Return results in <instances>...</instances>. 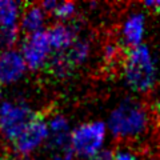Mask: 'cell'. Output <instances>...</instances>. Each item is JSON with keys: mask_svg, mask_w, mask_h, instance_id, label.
<instances>
[{"mask_svg": "<svg viewBox=\"0 0 160 160\" xmlns=\"http://www.w3.org/2000/svg\"><path fill=\"white\" fill-rule=\"evenodd\" d=\"M109 135L119 142H136L148 135L151 116L148 108L135 98H126L116 104L107 119Z\"/></svg>", "mask_w": 160, "mask_h": 160, "instance_id": "cell-1", "label": "cell"}, {"mask_svg": "<svg viewBox=\"0 0 160 160\" xmlns=\"http://www.w3.org/2000/svg\"><path fill=\"white\" fill-rule=\"evenodd\" d=\"M122 64V76L128 89L146 95L155 88L159 79L158 63L147 44L128 49Z\"/></svg>", "mask_w": 160, "mask_h": 160, "instance_id": "cell-2", "label": "cell"}, {"mask_svg": "<svg viewBox=\"0 0 160 160\" xmlns=\"http://www.w3.org/2000/svg\"><path fill=\"white\" fill-rule=\"evenodd\" d=\"M108 135L106 122L91 120L82 123L72 129L69 147L76 158L88 160L104 151Z\"/></svg>", "mask_w": 160, "mask_h": 160, "instance_id": "cell-3", "label": "cell"}, {"mask_svg": "<svg viewBox=\"0 0 160 160\" xmlns=\"http://www.w3.org/2000/svg\"><path fill=\"white\" fill-rule=\"evenodd\" d=\"M35 118L31 106L23 100L0 102V138L13 143Z\"/></svg>", "mask_w": 160, "mask_h": 160, "instance_id": "cell-4", "label": "cell"}, {"mask_svg": "<svg viewBox=\"0 0 160 160\" xmlns=\"http://www.w3.org/2000/svg\"><path fill=\"white\" fill-rule=\"evenodd\" d=\"M20 52L26 60L28 71L33 72L42 71L43 68L48 67L55 55L46 31L28 35L24 38Z\"/></svg>", "mask_w": 160, "mask_h": 160, "instance_id": "cell-5", "label": "cell"}, {"mask_svg": "<svg viewBox=\"0 0 160 160\" xmlns=\"http://www.w3.org/2000/svg\"><path fill=\"white\" fill-rule=\"evenodd\" d=\"M48 139L49 131L47 120L42 116H36L12 144L19 156L31 158L43 146H47Z\"/></svg>", "mask_w": 160, "mask_h": 160, "instance_id": "cell-6", "label": "cell"}, {"mask_svg": "<svg viewBox=\"0 0 160 160\" xmlns=\"http://www.w3.org/2000/svg\"><path fill=\"white\" fill-rule=\"evenodd\" d=\"M23 9L12 0H0V44L3 48H12L19 40L20 19Z\"/></svg>", "mask_w": 160, "mask_h": 160, "instance_id": "cell-7", "label": "cell"}, {"mask_svg": "<svg viewBox=\"0 0 160 160\" xmlns=\"http://www.w3.org/2000/svg\"><path fill=\"white\" fill-rule=\"evenodd\" d=\"M147 35V16L143 11H131L119 26V44L128 49L143 46Z\"/></svg>", "mask_w": 160, "mask_h": 160, "instance_id": "cell-8", "label": "cell"}, {"mask_svg": "<svg viewBox=\"0 0 160 160\" xmlns=\"http://www.w3.org/2000/svg\"><path fill=\"white\" fill-rule=\"evenodd\" d=\"M28 71L22 52L18 48L0 51V86H12L22 80Z\"/></svg>", "mask_w": 160, "mask_h": 160, "instance_id": "cell-9", "label": "cell"}, {"mask_svg": "<svg viewBox=\"0 0 160 160\" xmlns=\"http://www.w3.org/2000/svg\"><path fill=\"white\" fill-rule=\"evenodd\" d=\"M46 32L55 53L67 52L79 39V27L75 23H56Z\"/></svg>", "mask_w": 160, "mask_h": 160, "instance_id": "cell-10", "label": "cell"}, {"mask_svg": "<svg viewBox=\"0 0 160 160\" xmlns=\"http://www.w3.org/2000/svg\"><path fill=\"white\" fill-rule=\"evenodd\" d=\"M48 131H49V139H48V148L52 149H60L69 147L71 142L72 129L69 120L64 116L63 113H53L47 119Z\"/></svg>", "mask_w": 160, "mask_h": 160, "instance_id": "cell-11", "label": "cell"}, {"mask_svg": "<svg viewBox=\"0 0 160 160\" xmlns=\"http://www.w3.org/2000/svg\"><path fill=\"white\" fill-rule=\"evenodd\" d=\"M48 13L46 9L42 7V4H29L22 12V19H20V31L28 35H33L38 32L46 31Z\"/></svg>", "mask_w": 160, "mask_h": 160, "instance_id": "cell-12", "label": "cell"}, {"mask_svg": "<svg viewBox=\"0 0 160 160\" xmlns=\"http://www.w3.org/2000/svg\"><path fill=\"white\" fill-rule=\"evenodd\" d=\"M91 53H92L91 42L86 38H79L67 52L62 53V56L66 60L68 67L73 71L75 68H78L80 66H83L84 63H87L89 56H91Z\"/></svg>", "mask_w": 160, "mask_h": 160, "instance_id": "cell-13", "label": "cell"}, {"mask_svg": "<svg viewBox=\"0 0 160 160\" xmlns=\"http://www.w3.org/2000/svg\"><path fill=\"white\" fill-rule=\"evenodd\" d=\"M48 15L59 20V23H69L78 13V6L73 2H56V0H46L40 3Z\"/></svg>", "mask_w": 160, "mask_h": 160, "instance_id": "cell-14", "label": "cell"}, {"mask_svg": "<svg viewBox=\"0 0 160 160\" xmlns=\"http://www.w3.org/2000/svg\"><path fill=\"white\" fill-rule=\"evenodd\" d=\"M120 44L116 42H108L104 44L103 47V59L106 63H116L120 59L122 55V49H120Z\"/></svg>", "mask_w": 160, "mask_h": 160, "instance_id": "cell-15", "label": "cell"}, {"mask_svg": "<svg viewBox=\"0 0 160 160\" xmlns=\"http://www.w3.org/2000/svg\"><path fill=\"white\" fill-rule=\"evenodd\" d=\"M49 160H76V155L73 153L71 147L52 149L49 155Z\"/></svg>", "mask_w": 160, "mask_h": 160, "instance_id": "cell-16", "label": "cell"}, {"mask_svg": "<svg viewBox=\"0 0 160 160\" xmlns=\"http://www.w3.org/2000/svg\"><path fill=\"white\" fill-rule=\"evenodd\" d=\"M113 160H140V158L133 149L128 147H122L113 152Z\"/></svg>", "mask_w": 160, "mask_h": 160, "instance_id": "cell-17", "label": "cell"}, {"mask_svg": "<svg viewBox=\"0 0 160 160\" xmlns=\"http://www.w3.org/2000/svg\"><path fill=\"white\" fill-rule=\"evenodd\" d=\"M88 160H113V152H111L109 149H104L103 152H100L99 155Z\"/></svg>", "mask_w": 160, "mask_h": 160, "instance_id": "cell-18", "label": "cell"}, {"mask_svg": "<svg viewBox=\"0 0 160 160\" xmlns=\"http://www.w3.org/2000/svg\"><path fill=\"white\" fill-rule=\"evenodd\" d=\"M143 6L146 8H149V9H153V11L160 12V2L159 0H147V2L143 3Z\"/></svg>", "mask_w": 160, "mask_h": 160, "instance_id": "cell-19", "label": "cell"}, {"mask_svg": "<svg viewBox=\"0 0 160 160\" xmlns=\"http://www.w3.org/2000/svg\"><path fill=\"white\" fill-rule=\"evenodd\" d=\"M22 160H33L32 158H22Z\"/></svg>", "mask_w": 160, "mask_h": 160, "instance_id": "cell-20", "label": "cell"}, {"mask_svg": "<svg viewBox=\"0 0 160 160\" xmlns=\"http://www.w3.org/2000/svg\"><path fill=\"white\" fill-rule=\"evenodd\" d=\"M0 95H2V86H0Z\"/></svg>", "mask_w": 160, "mask_h": 160, "instance_id": "cell-21", "label": "cell"}, {"mask_svg": "<svg viewBox=\"0 0 160 160\" xmlns=\"http://www.w3.org/2000/svg\"><path fill=\"white\" fill-rule=\"evenodd\" d=\"M148 160H159V159H148Z\"/></svg>", "mask_w": 160, "mask_h": 160, "instance_id": "cell-22", "label": "cell"}, {"mask_svg": "<svg viewBox=\"0 0 160 160\" xmlns=\"http://www.w3.org/2000/svg\"><path fill=\"white\" fill-rule=\"evenodd\" d=\"M0 32H2V27H0Z\"/></svg>", "mask_w": 160, "mask_h": 160, "instance_id": "cell-23", "label": "cell"}]
</instances>
